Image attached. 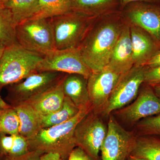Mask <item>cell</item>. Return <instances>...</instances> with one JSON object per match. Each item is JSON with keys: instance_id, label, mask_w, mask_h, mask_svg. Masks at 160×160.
Wrapping results in <instances>:
<instances>
[{"instance_id": "1", "label": "cell", "mask_w": 160, "mask_h": 160, "mask_svg": "<svg viewBox=\"0 0 160 160\" xmlns=\"http://www.w3.org/2000/svg\"><path fill=\"white\" fill-rule=\"evenodd\" d=\"M100 18L78 47L84 62L92 72L109 64L124 22L119 12Z\"/></svg>"}, {"instance_id": "2", "label": "cell", "mask_w": 160, "mask_h": 160, "mask_svg": "<svg viewBox=\"0 0 160 160\" xmlns=\"http://www.w3.org/2000/svg\"><path fill=\"white\" fill-rule=\"evenodd\" d=\"M92 110H80L75 116L65 122L41 129L33 138L28 141L30 151H37L42 154L58 153L63 160H67L77 147L74 138L76 128Z\"/></svg>"}, {"instance_id": "3", "label": "cell", "mask_w": 160, "mask_h": 160, "mask_svg": "<svg viewBox=\"0 0 160 160\" xmlns=\"http://www.w3.org/2000/svg\"><path fill=\"white\" fill-rule=\"evenodd\" d=\"M43 59L42 55L27 50L18 43L5 47L0 60V89L38 72Z\"/></svg>"}, {"instance_id": "4", "label": "cell", "mask_w": 160, "mask_h": 160, "mask_svg": "<svg viewBox=\"0 0 160 160\" xmlns=\"http://www.w3.org/2000/svg\"><path fill=\"white\" fill-rule=\"evenodd\" d=\"M98 18L72 11L50 18L55 49L78 48Z\"/></svg>"}, {"instance_id": "5", "label": "cell", "mask_w": 160, "mask_h": 160, "mask_svg": "<svg viewBox=\"0 0 160 160\" xmlns=\"http://www.w3.org/2000/svg\"><path fill=\"white\" fill-rule=\"evenodd\" d=\"M17 40L22 47L44 56L55 49L50 18L30 19L16 27Z\"/></svg>"}, {"instance_id": "6", "label": "cell", "mask_w": 160, "mask_h": 160, "mask_svg": "<svg viewBox=\"0 0 160 160\" xmlns=\"http://www.w3.org/2000/svg\"><path fill=\"white\" fill-rule=\"evenodd\" d=\"M146 66H134L121 75L112 90L103 116H109L112 112L127 106L135 99L140 87L144 83Z\"/></svg>"}, {"instance_id": "7", "label": "cell", "mask_w": 160, "mask_h": 160, "mask_svg": "<svg viewBox=\"0 0 160 160\" xmlns=\"http://www.w3.org/2000/svg\"><path fill=\"white\" fill-rule=\"evenodd\" d=\"M100 115L92 110L77 126L74 132L77 146L93 160H100L99 152L107 132Z\"/></svg>"}, {"instance_id": "8", "label": "cell", "mask_w": 160, "mask_h": 160, "mask_svg": "<svg viewBox=\"0 0 160 160\" xmlns=\"http://www.w3.org/2000/svg\"><path fill=\"white\" fill-rule=\"evenodd\" d=\"M137 136L127 131L111 114L107 134L101 148V160H126L133 150Z\"/></svg>"}, {"instance_id": "9", "label": "cell", "mask_w": 160, "mask_h": 160, "mask_svg": "<svg viewBox=\"0 0 160 160\" xmlns=\"http://www.w3.org/2000/svg\"><path fill=\"white\" fill-rule=\"evenodd\" d=\"M66 73L55 71L38 72L19 82L10 85L8 98L12 106L24 102L58 84Z\"/></svg>"}, {"instance_id": "10", "label": "cell", "mask_w": 160, "mask_h": 160, "mask_svg": "<svg viewBox=\"0 0 160 160\" xmlns=\"http://www.w3.org/2000/svg\"><path fill=\"white\" fill-rule=\"evenodd\" d=\"M55 71L81 75L88 79L92 72L83 61L78 48L54 49L43 56L38 72Z\"/></svg>"}, {"instance_id": "11", "label": "cell", "mask_w": 160, "mask_h": 160, "mask_svg": "<svg viewBox=\"0 0 160 160\" xmlns=\"http://www.w3.org/2000/svg\"><path fill=\"white\" fill-rule=\"evenodd\" d=\"M121 75L107 66L100 71L92 72L88 78L87 88L94 113L102 114Z\"/></svg>"}, {"instance_id": "12", "label": "cell", "mask_w": 160, "mask_h": 160, "mask_svg": "<svg viewBox=\"0 0 160 160\" xmlns=\"http://www.w3.org/2000/svg\"><path fill=\"white\" fill-rule=\"evenodd\" d=\"M115 113L124 122L136 124L143 118L160 114V98L152 86L145 84L133 102Z\"/></svg>"}, {"instance_id": "13", "label": "cell", "mask_w": 160, "mask_h": 160, "mask_svg": "<svg viewBox=\"0 0 160 160\" xmlns=\"http://www.w3.org/2000/svg\"><path fill=\"white\" fill-rule=\"evenodd\" d=\"M121 12L123 19L148 32L160 42V7L150 3L128 4Z\"/></svg>"}, {"instance_id": "14", "label": "cell", "mask_w": 160, "mask_h": 160, "mask_svg": "<svg viewBox=\"0 0 160 160\" xmlns=\"http://www.w3.org/2000/svg\"><path fill=\"white\" fill-rule=\"evenodd\" d=\"M123 21L121 33L107 65L121 75L134 66L130 25L124 20Z\"/></svg>"}, {"instance_id": "15", "label": "cell", "mask_w": 160, "mask_h": 160, "mask_svg": "<svg viewBox=\"0 0 160 160\" xmlns=\"http://www.w3.org/2000/svg\"><path fill=\"white\" fill-rule=\"evenodd\" d=\"M129 25L134 66H146L160 50V42L144 29Z\"/></svg>"}, {"instance_id": "16", "label": "cell", "mask_w": 160, "mask_h": 160, "mask_svg": "<svg viewBox=\"0 0 160 160\" xmlns=\"http://www.w3.org/2000/svg\"><path fill=\"white\" fill-rule=\"evenodd\" d=\"M64 77L56 85L24 102L29 104L41 116L58 111L62 106L66 97L63 88Z\"/></svg>"}, {"instance_id": "17", "label": "cell", "mask_w": 160, "mask_h": 160, "mask_svg": "<svg viewBox=\"0 0 160 160\" xmlns=\"http://www.w3.org/2000/svg\"><path fill=\"white\" fill-rule=\"evenodd\" d=\"M63 88L65 96L80 110L92 109L87 88V79L83 76L66 74L63 80Z\"/></svg>"}, {"instance_id": "18", "label": "cell", "mask_w": 160, "mask_h": 160, "mask_svg": "<svg viewBox=\"0 0 160 160\" xmlns=\"http://www.w3.org/2000/svg\"><path fill=\"white\" fill-rule=\"evenodd\" d=\"M119 0H71V11L81 14L101 18L118 12Z\"/></svg>"}, {"instance_id": "19", "label": "cell", "mask_w": 160, "mask_h": 160, "mask_svg": "<svg viewBox=\"0 0 160 160\" xmlns=\"http://www.w3.org/2000/svg\"><path fill=\"white\" fill-rule=\"evenodd\" d=\"M12 106L19 119V134L28 141L32 139L42 129L41 116L27 103H20Z\"/></svg>"}, {"instance_id": "20", "label": "cell", "mask_w": 160, "mask_h": 160, "mask_svg": "<svg viewBox=\"0 0 160 160\" xmlns=\"http://www.w3.org/2000/svg\"><path fill=\"white\" fill-rule=\"evenodd\" d=\"M0 151L4 158L23 155L30 151L29 142L20 134H0Z\"/></svg>"}, {"instance_id": "21", "label": "cell", "mask_w": 160, "mask_h": 160, "mask_svg": "<svg viewBox=\"0 0 160 160\" xmlns=\"http://www.w3.org/2000/svg\"><path fill=\"white\" fill-rule=\"evenodd\" d=\"M131 155L147 160H160V138L137 136Z\"/></svg>"}, {"instance_id": "22", "label": "cell", "mask_w": 160, "mask_h": 160, "mask_svg": "<svg viewBox=\"0 0 160 160\" xmlns=\"http://www.w3.org/2000/svg\"><path fill=\"white\" fill-rule=\"evenodd\" d=\"M80 110L68 97H65L62 108L54 112L41 117L42 129L62 124L71 119Z\"/></svg>"}, {"instance_id": "23", "label": "cell", "mask_w": 160, "mask_h": 160, "mask_svg": "<svg viewBox=\"0 0 160 160\" xmlns=\"http://www.w3.org/2000/svg\"><path fill=\"white\" fill-rule=\"evenodd\" d=\"M16 26L11 12L0 2V42L6 47L18 43Z\"/></svg>"}, {"instance_id": "24", "label": "cell", "mask_w": 160, "mask_h": 160, "mask_svg": "<svg viewBox=\"0 0 160 160\" xmlns=\"http://www.w3.org/2000/svg\"><path fill=\"white\" fill-rule=\"evenodd\" d=\"M3 3L11 12L17 25L33 18L37 11L38 0H8Z\"/></svg>"}, {"instance_id": "25", "label": "cell", "mask_w": 160, "mask_h": 160, "mask_svg": "<svg viewBox=\"0 0 160 160\" xmlns=\"http://www.w3.org/2000/svg\"><path fill=\"white\" fill-rule=\"evenodd\" d=\"M71 0H38L37 11L31 19L49 18L71 11Z\"/></svg>"}, {"instance_id": "26", "label": "cell", "mask_w": 160, "mask_h": 160, "mask_svg": "<svg viewBox=\"0 0 160 160\" xmlns=\"http://www.w3.org/2000/svg\"><path fill=\"white\" fill-rule=\"evenodd\" d=\"M20 121L12 106L0 109V134H19Z\"/></svg>"}, {"instance_id": "27", "label": "cell", "mask_w": 160, "mask_h": 160, "mask_svg": "<svg viewBox=\"0 0 160 160\" xmlns=\"http://www.w3.org/2000/svg\"><path fill=\"white\" fill-rule=\"evenodd\" d=\"M136 124L139 136H153L160 138V114L143 118Z\"/></svg>"}, {"instance_id": "28", "label": "cell", "mask_w": 160, "mask_h": 160, "mask_svg": "<svg viewBox=\"0 0 160 160\" xmlns=\"http://www.w3.org/2000/svg\"><path fill=\"white\" fill-rule=\"evenodd\" d=\"M144 83L153 87L160 83V65L155 67H146Z\"/></svg>"}, {"instance_id": "29", "label": "cell", "mask_w": 160, "mask_h": 160, "mask_svg": "<svg viewBox=\"0 0 160 160\" xmlns=\"http://www.w3.org/2000/svg\"><path fill=\"white\" fill-rule=\"evenodd\" d=\"M42 154L40 152L30 151L17 157L4 158L3 160H41V156Z\"/></svg>"}, {"instance_id": "30", "label": "cell", "mask_w": 160, "mask_h": 160, "mask_svg": "<svg viewBox=\"0 0 160 160\" xmlns=\"http://www.w3.org/2000/svg\"><path fill=\"white\" fill-rule=\"evenodd\" d=\"M67 160H93L82 149L76 147L70 154Z\"/></svg>"}, {"instance_id": "31", "label": "cell", "mask_w": 160, "mask_h": 160, "mask_svg": "<svg viewBox=\"0 0 160 160\" xmlns=\"http://www.w3.org/2000/svg\"><path fill=\"white\" fill-rule=\"evenodd\" d=\"M160 65V50L148 61L146 66L148 67H155Z\"/></svg>"}, {"instance_id": "32", "label": "cell", "mask_w": 160, "mask_h": 160, "mask_svg": "<svg viewBox=\"0 0 160 160\" xmlns=\"http://www.w3.org/2000/svg\"><path fill=\"white\" fill-rule=\"evenodd\" d=\"M119 1L120 9H122L130 3L137 2L153 3L156 2L158 0H119Z\"/></svg>"}, {"instance_id": "33", "label": "cell", "mask_w": 160, "mask_h": 160, "mask_svg": "<svg viewBox=\"0 0 160 160\" xmlns=\"http://www.w3.org/2000/svg\"><path fill=\"white\" fill-rule=\"evenodd\" d=\"M41 160H64L58 153L49 152L44 153L41 156Z\"/></svg>"}, {"instance_id": "34", "label": "cell", "mask_w": 160, "mask_h": 160, "mask_svg": "<svg viewBox=\"0 0 160 160\" xmlns=\"http://www.w3.org/2000/svg\"><path fill=\"white\" fill-rule=\"evenodd\" d=\"M10 106H11V105H9L6 103L0 96V109L8 108Z\"/></svg>"}, {"instance_id": "35", "label": "cell", "mask_w": 160, "mask_h": 160, "mask_svg": "<svg viewBox=\"0 0 160 160\" xmlns=\"http://www.w3.org/2000/svg\"><path fill=\"white\" fill-rule=\"evenodd\" d=\"M157 95L160 98V83L152 87Z\"/></svg>"}, {"instance_id": "36", "label": "cell", "mask_w": 160, "mask_h": 160, "mask_svg": "<svg viewBox=\"0 0 160 160\" xmlns=\"http://www.w3.org/2000/svg\"><path fill=\"white\" fill-rule=\"evenodd\" d=\"M126 160H147L146 159L140 157H138L134 156L130 154V155L128 157Z\"/></svg>"}, {"instance_id": "37", "label": "cell", "mask_w": 160, "mask_h": 160, "mask_svg": "<svg viewBox=\"0 0 160 160\" xmlns=\"http://www.w3.org/2000/svg\"><path fill=\"white\" fill-rule=\"evenodd\" d=\"M5 47H6V46L3 45L2 43L0 42V60H1V58L2 56Z\"/></svg>"}, {"instance_id": "38", "label": "cell", "mask_w": 160, "mask_h": 160, "mask_svg": "<svg viewBox=\"0 0 160 160\" xmlns=\"http://www.w3.org/2000/svg\"><path fill=\"white\" fill-rule=\"evenodd\" d=\"M3 158H4V157L0 151V160L3 159Z\"/></svg>"}, {"instance_id": "39", "label": "cell", "mask_w": 160, "mask_h": 160, "mask_svg": "<svg viewBox=\"0 0 160 160\" xmlns=\"http://www.w3.org/2000/svg\"><path fill=\"white\" fill-rule=\"evenodd\" d=\"M8 1V0H0V2H6V1Z\"/></svg>"}, {"instance_id": "40", "label": "cell", "mask_w": 160, "mask_h": 160, "mask_svg": "<svg viewBox=\"0 0 160 160\" xmlns=\"http://www.w3.org/2000/svg\"><path fill=\"white\" fill-rule=\"evenodd\" d=\"M3 159H4V158H3ZM3 159H2V160H3Z\"/></svg>"}]
</instances>
